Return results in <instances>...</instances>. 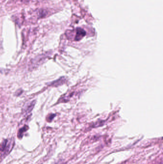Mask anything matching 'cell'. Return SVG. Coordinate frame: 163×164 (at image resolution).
<instances>
[{
	"label": "cell",
	"mask_w": 163,
	"mask_h": 164,
	"mask_svg": "<svg viewBox=\"0 0 163 164\" xmlns=\"http://www.w3.org/2000/svg\"><path fill=\"white\" fill-rule=\"evenodd\" d=\"M35 104H36V101L34 100L30 103H28L27 105H25L23 109L24 113L25 114H28L30 113L33 111Z\"/></svg>",
	"instance_id": "cell-1"
},
{
	"label": "cell",
	"mask_w": 163,
	"mask_h": 164,
	"mask_svg": "<svg viewBox=\"0 0 163 164\" xmlns=\"http://www.w3.org/2000/svg\"><path fill=\"white\" fill-rule=\"evenodd\" d=\"M85 35H86V32L83 29H81V28H78L77 31L75 40H80L84 36H85Z\"/></svg>",
	"instance_id": "cell-2"
},
{
	"label": "cell",
	"mask_w": 163,
	"mask_h": 164,
	"mask_svg": "<svg viewBox=\"0 0 163 164\" xmlns=\"http://www.w3.org/2000/svg\"><path fill=\"white\" fill-rule=\"evenodd\" d=\"M63 78H60V79L57 80L51 83L50 84V86H53V87H57L58 85H61L64 83Z\"/></svg>",
	"instance_id": "cell-5"
},
{
	"label": "cell",
	"mask_w": 163,
	"mask_h": 164,
	"mask_svg": "<svg viewBox=\"0 0 163 164\" xmlns=\"http://www.w3.org/2000/svg\"><path fill=\"white\" fill-rule=\"evenodd\" d=\"M28 126H24V127H23V128H22L19 130V132H18V137L19 138H22L23 136V134L24 133L25 131H27V129H28Z\"/></svg>",
	"instance_id": "cell-6"
},
{
	"label": "cell",
	"mask_w": 163,
	"mask_h": 164,
	"mask_svg": "<svg viewBox=\"0 0 163 164\" xmlns=\"http://www.w3.org/2000/svg\"><path fill=\"white\" fill-rule=\"evenodd\" d=\"M7 140H4V142L0 144V153L5 152L7 148Z\"/></svg>",
	"instance_id": "cell-4"
},
{
	"label": "cell",
	"mask_w": 163,
	"mask_h": 164,
	"mask_svg": "<svg viewBox=\"0 0 163 164\" xmlns=\"http://www.w3.org/2000/svg\"><path fill=\"white\" fill-rule=\"evenodd\" d=\"M55 116V115L54 114L51 115V116H50V117H49V121H51V120L54 118V117Z\"/></svg>",
	"instance_id": "cell-7"
},
{
	"label": "cell",
	"mask_w": 163,
	"mask_h": 164,
	"mask_svg": "<svg viewBox=\"0 0 163 164\" xmlns=\"http://www.w3.org/2000/svg\"><path fill=\"white\" fill-rule=\"evenodd\" d=\"M45 60V57L44 56H38L37 57L34 59V60H33L32 61V64H34V66H35L36 65H40L41 64L40 61H44Z\"/></svg>",
	"instance_id": "cell-3"
}]
</instances>
